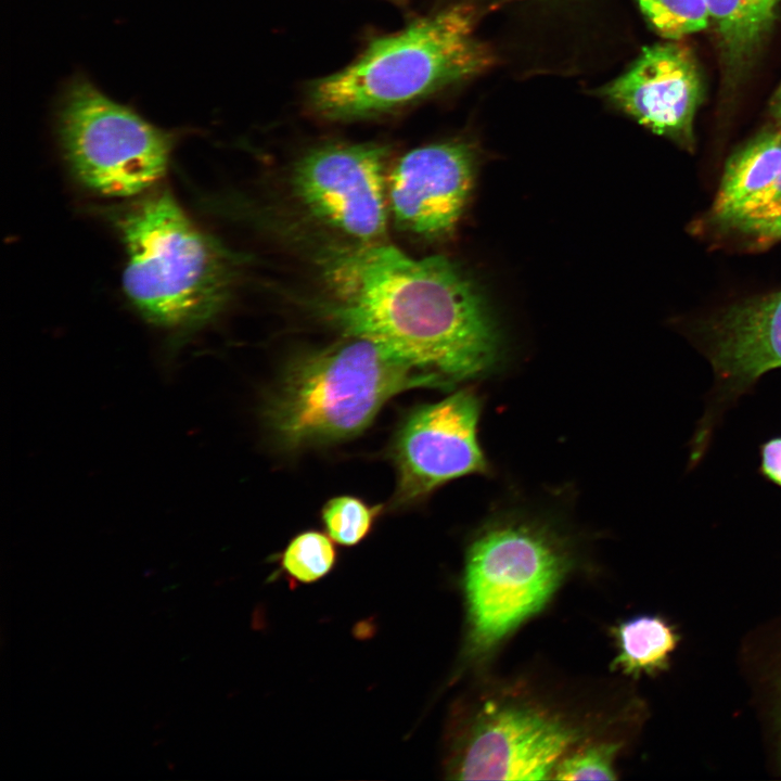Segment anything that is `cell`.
Listing matches in <instances>:
<instances>
[{
    "label": "cell",
    "mask_w": 781,
    "mask_h": 781,
    "mask_svg": "<svg viewBox=\"0 0 781 781\" xmlns=\"http://www.w3.org/2000/svg\"><path fill=\"white\" fill-rule=\"evenodd\" d=\"M603 93L651 131L693 150L694 120L705 87L693 51L681 40L645 47Z\"/></svg>",
    "instance_id": "10"
},
{
    "label": "cell",
    "mask_w": 781,
    "mask_h": 781,
    "mask_svg": "<svg viewBox=\"0 0 781 781\" xmlns=\"http://www.w3.org/2000/svg\"><path fill=\"white\" fill-rule=\"evenodd\" d=\"M569 565L561 537L539 523L502 520L481 530L463 579L473 646H494L542 609Z\"/></svg>",
    "instance_id": "5"
},
{
    "label": "cell",
    "mask_w": 781,
    "mask_h": 781,
    "mask_svg": "<svg viewBox=\"0 0 781 781\" xmlns=\"http://www.w3.org/2000/svg\"><path fill=\"white\" fill-rule=\"evenodd\" d=\"M57 132L72 172L89 190L128 197L166 172L172 133L149 123L78 77L61 98Z\"/></svg>",
    "instance_id": "6"
},
{
    "label": "cell",
    "mask_w": 781,
    "mask_h": 781,
    "mask_svg": "<svg viewBox=\"0 0 781 781\" xmlns=\"http://www.w3.org/2000/svg\"><path fill=\"white\" fill-rule=\"evenodd\" d=\"M578 732L538 708L485 706L457 753L451 772L463 780L549 778Z\"/></svg>",
    "instance_id": "9"
},
{
    "label": "cell",
    "mask_w": 781,
    "mask_h": 781,
    "mask_svg": "<svg viewBox=\"0 0 781 781\" xmlns=\"http://www.w3.org/2000/svg\"><path fill=\"white\" fill-rule=\"evenodd\" d=\"M768 1H769L771 4H773L774 7H777L780 0H768Z\"/></svg>",
    "instance_id": "25"
},
{
    "label": "cell",
    "mask_w": 781,
    "mask_h": 781,
    "mask_svg": "<svg viewBox=\"0 0 781 781\" xmlns=\"http://www.w3.org/2000/svg\"><path fill=\"white\" fill-rule=\"evenodd\" d=\"M751 239L756 243H771L781 240V219L758 231Z\"/></svg>",
    "instance_id": "22"
},
{
    "label": "cell",
    "mask_w": 781,
    "mask_h": 781,
    "mask_svg": "<svg viewBox=\"0 0 781 781\" xmlns=\"http://www.w3.org/2000/svg\"><path fill=\"white\" fill-rule=\"evenodd\" d=\"M620 652L614 665L627 674L653 673L665 668L678 636L662 618L640 616L617 628Z\"/></svg>",
    "instance_id": "15"
},
{
    "label": "cell",
    "mask_w": 781,
    "mask_h": 781,
    "mask_svg": "<svg viewBox=\"0 0 781 781\" xmlns=\"http://www.w3.org/2000/svg\"><path fill=\"white\" fill-rule=\"evenodd\" d=\"M759 471L765 478L781 487V436L760 446Z\"/></svg>",
    "instance_id": "21"
},
{
    "label": "cell",
    "mask_w": 781,
    "mask_h": 781,
    "mask_svg": "<svg viewBox=\"0 0 781 781\" xmlns=\"http://www.w3.org/2000/svg\"><path fill=\"white\" fill-rule=\"evenodd\" d=\"M382 510L381 504H369L358 497L345 495L330 499L321 510V518L333 541L350 547L369 535Z\"/></svg>",
    "instance_id": "18"
},
{
    "label": "cell",
    "mask_w": 781,
    "mask_h": 781,
    "mask_svg": "<svg viewBox=\"0 0 781 781\" xmlns=\"http://www.w3.org/2000/svg\"><path fill=\"white\" fill-rule=\"evenodd\" d=\"M474 175L472 149L459 141L413 149L388 172L389 213L400 228L436 239L460 220Z\"/></svg>",
    "instance_id": "11"
},
{
    "label": "cell",
    "mask_w": 781,
    "mask_h": 781,
    "mask_svg": "<svg viewBox=\"0 0 781 781\" xmlns=\"http://www.w3.org/2000/svg\"><path fill=\"white\" fill-rule=\"evenodd\" d=\"M481 401L470 389L413 409L390 447L397 471L396 505L423 500L456 478L487 472L478 441Z\"/></svg>",
    "instance_id": "8"
},
{
    "label": "cell",
    "mask_w": 781,
    "mask_h": 781,
    "mask_svg": "<svg viewBox=\"0 0 781 781\" xmlns=\"http://www.w3.org/2000/svg\"><path fill=\"white\" fill-rule=\"evenodd\" d=\"M781 219V170L763 191L748 200L722 226L752 238Z\"/></svg>",
    "instance_id": "19"
},
{
    "label": "cell",
    "mask_w": 781,
    "mask_h": 781,
    "mask_svg": "<svg viewBox=\"0 0 781 781\" xmlns=\"http://www.w3.org/2000/svg\"><path fill=\"white\" fill-rule=\"evenodd\" d=\"M336 555L330 536L318 530H306L289 542L281 555V565L294 580L313 582L332 569Z\"/></svg>",
    "instance_id": "16"
},
{
    "label": "cell",
    "mask_w": 781,
    "mask_h": 781,
    "mask_svg": "<svg viewBox=\"0 0 781 781\" xmlns=\"http://www.w3.org/2000/svg\"><path fill=\"white\" fill-rule=\"evenodd\" d=\"M718 390L739 396L781 368V291L733 304L699 329Z\"/></svg>",
    "instance_id": "12"
},
{
    "label": "cell",
    "mask_w": 781,
    "mask_h": 781,
    "mask_svg": "<svg viewBox=\"0 0 781 781\" xmlns=\"http://www.w3.org/2000/svg\"><path fill=\"white\" fill-rule=\"evenodd\" d=\"M729 87L746 75L767 38L777 7L768 0H704Z\"/></svg>",
    "instance_id": "13"
},
{
    "label": "cell",
    "mask_w": 781,
    "mask_h": 781,
    "mask_svg": "<svg viewBox=\"0 0 781 781\" xmlns=\"http://www.w3.org/2000/svg\"><path fill=\"white\" fill-rule=\"evenodd\" d=\"M119 228L126 248L123 289L149 322L182 333L206 324L225 308L241 260L203 231L169 193L140 201Z\"/></svg>",
    "instance_id": "4"
},
{
    "label": "cell",
    "mask_w": 781,
    "mask_h": 781,
    "mask_svg": "<svg viewBox=\"0 0 781 781\" xmlns=\"http://www.w3.org/2000/svg\"><path fill=\"white\" fill-rule=\"evenodd\" d=\"M388 148L372 142L327 143L295 164L291 189L319 222L354 243L384 242L389 213Z\"/></svg>",
    "instance_id": "7"
},
{
    "label": "cell",
    "mask_w": 781,
    "mask_h": 781,
    "mask_svg": "<svg viewBox=\"0 0 781 781\" xmlns=\"http://www.w3.org/2000/svg\"><path fill=\"white\" fill-rule=\"evenodd\" d=\"M780 170L781 129L760 131L728 158L712 206L713 219L722 226Z\"/></svg>",
    "instance_id": "14"
},
{
    "label": "cell",
    "mask_w": 781,
    "mask_h": 781,
    "mask_svg": "<svg viewBox=\"0 0 781 781\" xmlns=\"http://www.w3.org/2000/svg\"><path fill=\"white\" fill-rule=\"evenodd\" d=\"M616 743H603L580 750L559 761L553 778L556 780H614L613 760Z\"/></svg>",
    "instance_id": "20"
},
{
    "label": "cell",
    "mask_w": 781,
    "mask_h": 781,
    "mask_svg": "<svg viewBox=\"0 0 781 781\" xmlns=\"http://www.w3.org/2000/svg\"><path fill=\"white\" fill-rule=\"evenodd\" d=\"M389 1H393L397 4H406L408 0H389Z\"/></svg>",
    "instance_id": "24"
},
{
    "label": "cell",
    "mask_w": 781,
    "mask_h": 781,
    "mask_svg": "<svg viewBox=\"0 0 781 781\" xmlns=\"http://www.w3.org/2000/svg\"><path fill=\"white\" fill-rule=\"evenodd\" d=\"M317 260L328 289L318 312L345 336L373 341L449 387L498 362L495 322L449 259L381 242L330 247Z\"/></svg>",
    "instance_id": "1"
},
{
    "label": "cell",
    "mask_w": 781,
    "mask_h": 781,
    "mask_svg": "<svg viewBox=\"0 0 781 781\" xmlns=\"http://www.w3.org/2000/svg\"><path fill=\"white\" fill-rule=\"evenodd\" d=\"M650 25L668 40H681L707 28L704 0H636Z\"/></svg>",
    "instance_id": "17"
},
{
    "label": "cell",
    "mask_w": 781,
    "mask_h": 781,
    "mask_svg": "<svg viewBox=\"0 0 781 781\" xmlns=\"http://www.w3.org/2000/svg\"><path fill=\"white\" fill-rule=\"evenodd\" d=\"M770 114L778 128L781 129V84L773 92L769 103Z\"/></svg>",
    "instance_id": "23"
},
{
    "label": "cell",
    "mask_w": 781,
    "mask_h": 781,
    "mask_svg": "<svg viewBox=\"0 0 781 781\" xmlns=\"http://www.w3.org/2000/svg\"><path fill=\"white\" fill-rule=\"evenodd\" d=\"M346 338L295 358L268 398L266 424L284 450L354 438L394 396L419 387H449L373 341Z\"/></svg>",
    "instance_id": "3"
},
{
    "label": "cell",
    "mask_w": 781,
    "mask_h": 781,
    "mask_svg": "<svg viewBox=\"0 0 781 781\" xmlns=\"http://www.w3.org/2000/svg\"><path fill=\"white\" fill-rule=\"evenodd\" d=\"M474 25V8L461 3L372 39L346 67L310 82L309 111L330 121L377 117L481 74L494 56Z\"/></svg>",
    "instance_id": "2"
}]
</instances>
